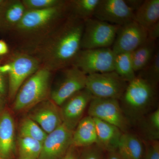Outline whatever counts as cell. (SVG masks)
Wrapping results in <instances>:
<instances>
[{
  "mask_svg": "<svg viewBox=\"0 0 159 159\" xmlns=\"http://www.w3.org/2000/svg\"><path fill=\"white\" fill-rule=\"evenodd\" d=\"M93 119L97 130V145L105 152L117 150L123 132L115 125L96 118Z\"/></svg>",
  "mask_w": 159,
  "mask_h": 159,
  "instance_id": "cell-17",
  "label": "cell"
},
{
  "mask_svg": "<svg viewBox=\"0 0 159 159\" xmlns=\"http://www.w3.org/2000/svg\"><path fill=\"white\" fill-rule=\"evenodd\" d=\"M138 76L148 81L157 89L159 80V50L157 49L154 56L149 63L142 70Z\"/></svg>",
  "mask_w": 159,
  "mask_h": 159,
  "instance_id": "cell-28",
  "label": "cell"
},
{
  "mask_svg": "<svg viewBox=\"0 0 159 159\" xmlns=\"http://www.w3.org/2000/svg\"><path fill=\"white\" fill-rule=\"evenodd\" d=\"M143 132L149 141H158L159 138V109L149 114L142 122Z\"/></svg>",
  "mask_w": 159,
  "mask_h": 159,
  "instance_id": "cell-27",
  "label": "cell"
},
{
  "mask_svg": "<svg viewBox=\"0 0 159 159\" xmlns=\"http://www.w3.org/2000/svg\"><path fill=\"white\" fill-rule=\"evenodd\" d=\"M158 48L156 41L147 38L145 42L132 52V60L135 72H139L148 65Z\"/></svg>",
  "mask_w": 159,
  "mask_h": 159,
  "instance_id": "cell-22",
  "label": "cell"
},
{
  "mask_svg": "<svg viewBox=\"0 0 159 159\" xmlns=\"http://www.w3.org/2000/svg\"><path fill=\"white\" fill-rule=\"evenodd\" d=\"M12 69V66L11 63L9 62L3 65L0 66V73L2 75L9 74Z\"/></svg>",
  "mask_w": 159,
  "mask_h": 159,
  "instance_id": "cell-36",
  "label": "cell"
},
{
  "mask_svg": "<svg viewBox=\"0 0 159 159\" xmlns=\"http://www.w3.org/2000/svg\"><path fill=\"white\" fill-rule=\"evenodd\" d=\"M128 83L114 71L87 75L85 88L94 98L119 100Z\"/></svg>",
  "mask_w": 159,
  "mask_h": 159,
  "instance_id": "cell-5",
  "label": "cell"
},
{
  "mask_svg": "<svg viewBox=\"0 0 159 159\" xmlns=\"http://www.w3.org/2000/svg\"><path fill=\"white\" fill-rule=\"evenodd\" d=\"M116 54L111 48L81 50L72 66L86 74L114 71Z\"/></svg>",
  "mask_w": 159,
  "mask_h": 159,
  "instance_id": "cell-6",
  "label": "cell"
},
{
  "mask_svg": "<svg viewBox=\"0 0 159 159\" xmlns=\"http://www.w3.org/2000/svg\"><path fill=\"white\" fill-rule=\"evenodd\" d=\"M62 70L51 94V100L59 107L77 92L85 89L87 79L86 74L75 66Z\"/></svg>",
  "mask_w": 159,
  "mask_h": 159,
  "instance_id": "cell-8",
  "label": "cell"
},
{
  "mask_svg": "<svg viewBox=\"0 0 159 159\" xmlns=\"http://www.w3.org/2000/svg\"><path fill=\"white\" fill-rule=\"evenodd\" d=\"M120 26L91 18L84 21L81 50L111 48Z\"/></svg>",
  "mask_w": 159,
  "mask_h": 159,
  "instance_id": "cell-4",
  "label": "cell"
},
{
  "mask_svg": "<svg viewBox=\"0 0 159 159\" xmlns=\"http://www.w3.org/2000/svg\"><path fill=\"white\" fill-rule=\"evenodd\" d=\"M114 71L128 83L136 77L133 64L131 53H123L116 54Z\"/></svg>",
  "mask_w": 159,
  "mask_h": 159,
  "instance_id": "cell-25",
  "label": "cell"
},
{
  "mask_svg": "<svg viewBox=\"0 0 159 159\" xmlns=\"http://www.w3.org/2000/svg\"><path fill=\"white\" fill-rule=\"evenodd\" d=\"M97 143V130L93 118L89 116L83 118L73 131L72 146L84 148Z\"/></svg>",
  "mask_w": 159,
  "mask_h": 159,
  "instance_id": "cell-18",
  "label": "cell"
},
{
  "mask_svg": "<svg viewBox=\"0 0 159 159\" xmlns=\"http://www.w3.org/2000/svg\"><path fill=\"white\" fill-rule=\"evenodd\" d=\"M9 52L8 45L5 41L0 40V55H5Z\"/></svg>",
  "mask_w": 159,
  "mask_h": 159,
  "instance_id": "cell-37",
  "label": "cell"
},
{
  "mask_svg": "<svg viewBox=\"0 0 159 159\" xmlns=\"http://www.w3.org/2000/svg\"><path fill=\"white\" fill-rule=\"evenodd\" d=\"M73 131L63 123L48 134L42 143L39 159H59L72 146Z\"/></svg>",
  "mask_w": 159,
  "mask_h": 159,
  "instance_id": "cell-11",
  "label": "cell"
},
{
  "mask_svg": "<svg viewBox=\"0 0 159 159\" xmlns=\"http://www.w3.org/2000/svg\"><path fill=\"white\" fill-rule=\"evenodd\" d=\"M12 69L9 75V95L14 99L26 79L39 69L38 60L25 54L16 55L11 62Z\"/></svg>",
  "mask_w": 159,
  "mask_h": 159,
  "instance_id": "cell-13",
  "label": "cell"
},
{
  "mask_svg": "<svg viewBox=\"0 0 159 159\" xmlns=\"http://www.w3.org/2000/svg\"><path fill=\"white\" fill-rule=\"evenodd\" d=\"M125 2L134 12L139 9L144 1L142 0H125Z\"/></svg>",
  "mask_w": 159,
  "mask_h": 159,
  "instance_id": "cell-33",
  "label": "cell"
},
{
  "mask_svg": "<svg viewBox=\"0 0 159 159\" xmlns=\"http://www.w3.org/2000/svg\"><path fill=\"white\" fill-rule=\"evenodd\" d=\"M93 98L89 91L85 88L67 99L61 106L63 123L74 130Z\"/></svg>",
  "mask_w": 159,
  "mask_h": 159,
  "instance_id": "cell-14",
  "label": "cell"
},
{
  "mask_svg": "<svg viewBox=\"0 0 159 159\" xmlns=\"http://www.w3.org/2000/svg\"><path fill=\"white\" fill-rule=\"evenodd\" d=\"M4 106H5V99L3 95L0 94V116L4 111Z\"/></svg>",
  "mask_w": 159,
  "mask_h": 159,
  "instance_id": "cell-39",
  "label": "cell"
},
{
  "mask_svg": "<svg viewBox=\"0 0 159 159\" xmlns=\"http://www.w3.org/2000/svg\"><path fill=\"white\" fill-rule=\"evenodd\" d=\"M93 17L121 26L134 20V12L125 0H99Z\"/></svg>",
  "mask_w": 159,
  "mask_h": 159,
  "instance_id": "cell-10",
  "label": "cell"
},
{
  "mask_svg": "<svg viewBox=\"0 0 159 159\" xmlns=\"http://www.w3.org/2000/svg\"><path fill=\"white\" fill-rule=\"evenodd\" d=\"M18 159H39L42 143L34 139L19 136L18 139Z\"/></svg>",
  "mask_w": 159,
  "mask_h": 159,
  "instance_id": "cell-24",
  "label": "cell"
},
{
  "mask_svg": "<svg viewBox=\"0 0 159 159\" xmlns=\"http://www.w3.org/2000/svg\"><path fill=\"white\" fill-rule=\"evenodd\" d=\"M145 144L134 134L123 133L117 151L125 159H144Z\"/></svg>",
  "mask_w": 159,
  "mask_h": 159,
  "instance_id": "cell-19",
  "label": "cell"
},
{
  "mask_svg": "<svg viewBox=\"0 0 159 159\" xmlns=\"http://www.w3.org/2000/svg\"><path fill=\"white\" fill-rule=\"evenodd\" d=\"M67 2L59 6L41 9L27 10L16 28L22 32H31L43 28L57 20L67 16Z\"/></svg>",
  "mask_w": 159,
  "mask_h": 159,
  "instance_id": "cell-9",
  "label": "cell"
},
{
  "mask_svg": "<svg viewBox=\"0 0 159 159\" xmlns=\"http://www.w3.org/2000/svg\"><path fill=\"white\" fill-rule=\"evenodd\" d=\"M134 21L148 31L159 22V0H145L134 13Z\"/></svg>",
  "mask_w": 159,
  "mask_h": 159,
  "instance_id": "cell-21",
  "label": "cell"
},
{
  "mask_svg": "<svg viewBox=\"0 0 159 159\" xmlns=\"http://www.w3.org/2000/svg\"><path fill=\"white\" fill-rule=\"evenodd\" d=\"M16 150L15 125L8 111L0 116V159H11Z\"/></svg>",
  "mask_w": 159,
  "mask_h": 159,
  "instance_id": "cell-16",
  "label": "cell"
},
{
  "mask_svg": "<svg viewBox=\"0 0 159 159\" xmlns=\"http://www.w3.org/2000/svg\"><path fill=\"white\" fill-rule=\"evenodd\" d=\"M99 0H75L67 2V16L85 21L93 17Z\"/></svg>",
  "mask_w": 159,
  "mask_h": 159,
  "instance_id": "cell-23",
  "label": "cell"
},
{
  "mask_svg": "<svg viewBox=\"0 0 159 159\" xmlns=\"http://www.w3.org/2000/svg\"><path fill=\"white\" fill-rule=\"evenodd\" d=\"M89 116L115 125L127 132L129 121L122 110L119 100L93 98L88 107Z\"/></svg>",
  "mask_w": 159,
  "mask_h": 159,
  "instance_id": "cell-7",
  "label": "cell"
},
{
  "mask_svg": "<svg viewBox=\"0 0 159 159\" xmlns=\"http://www.w3.org/2000/svg\"><path fill=\"white\" fill-rule=\"evenodd\" d=\"M144 159H159V141H152L145 145Z\"/></svg>",
  "mask_w": 159,
  "mask_h": 159,
  "instance_id": "cell-31",
  "label": "cell"
},
{
  "mask_svg": "<svg viewBox=\"0 0 159 159\" xmlns=\"http://www.w3.org/2000/svg\"><path fill=\"white\" fill-rule=\"evenodd\" d=\"M31 110L28 117L37 123L47 134L63 123L61 109L51 100L46 99Z\"/></svg>",
  "mask_w": 159,
  "mask_h": 159,
  "instance_id": "cell-15",
  "label": "cell"
},
{
  "mask_svg": "<svg viewBox=\"0 0 159 159\" xmlns=\"http://www.w3.org/2000/svg\"><path fill=\"white\" fill-rule=\"evenodd\" d=\"M46 133L37 123L27 117L23 120L20 127V136L28 137L43 142L47 136Z\"/></svg>",
  "mask_w": 159,
  "mask_h": 159,
  "instance_id": "cell-26",
  "label": "cell"
},
{
  "mask_svg": "<svg viewBox=\"0 0 159 159\" xmlns=\"http://www.w3.org/2000/svg\"><path fill=\"white\" fill-rule=\"evenodd\" d=\"M6 93V84L2 74L0 73V94L4 96Z\"/></svg>",
  "mask_w": 159,
  "mask_h": 159,
  "instance_id": "cell-38",
  "label": "cell"
},
{
  "mask_svg": "<svg viewBox=\"0 0 159 159\" xmlns=\"http://www.w3.org/2000/svg\"><path fill=\"white\" fill-rule=\"evenodd\" d=\"M25 11L22 2L5 1L0 7V28L8 29L16 27Z\"/></svg>",
  "mask_w": 159,
  "mask_h": 159,
  "instance_id": "cell-20",
  "label": "cell"
},
{
  "mask_svg": "<svg viewBox=\"0 0 159 159\" xmlns=\"http://www.w3.org/2000/svg\"><path fill=\"white\" fill-rule=\"evenodd\" d=\"M83 148L79 159H104L105 152L97 144Z\"/></svg>",
  "mask_w": 159,
  "mask_h": 159,
  "instance_id": "cell-30",
  "label": "cell"
},
{
  "mask_svg": "<svg viewBox=\"0 0 159 159\" xmlns=\"http://www.w3.org/2000/svg\"><path fill=\"white\" fill-rule=\"evenodd\" d=\"M51 72L44 66L39 69L22 85L16 96L13 109L21 112L31 109L47 99Z\"/></svg>",
  "mask_w": 159,
  "mask_h": 159,
  "instance_id": "cell-3",
  "label": "cell"
},
{
  "mask_svg": "<svg viewBox=\"0 0 159 159\" xmlns=\"http://www.w3.org/2000/svg\"><path fill=\"white\" fill-rule=\"evenodd\" d=\"M75 147L71 146L63 159H78L75 152Z\"/></svg>",
  "mask_w": 159,
  "mask_h": 159,
  "instance_id": "cell-35",
  "label": "cell"
},
{
  "mask_svg": "<svg viewBox=\"0 0 159 159\" xmlns=\"http://www.w3.org/2000/svg\"><path fill=\"white\" fill-rule=\"evenodd\" d=\"M84 21L67 16L41 48L42 59L49 70H62L72 65L81 50Z\"/></svg>",
  "mask_w": 159,
  "mask_h": 159,
  "instance_id": "cell-1",
  "label": "cell"
},
{
  "mask_svg": "<svg viewBox=\"0 0 159 159\" xmlns=\"http://www.w3.org/2000/svg\"><path fill=\"white\" fill-rule=\"evenodd\" d=\"M147 32L148 39L157 41L159 37V22L148 29Z\"/></svg>",
  "mask_w": 159,
  "mask_h": 159,
  "instance_id": "cell-32",
  "label": "cell"
},
{
  "mask_svg": "<svg viewBox=\"0 0 159 159\" xmlns=\"http://www.w3.org/2000/svg\"><path fill=\"white\" fill-rule=\"evenodd\" d=\"M147 38L146 30L133 20L120 26L111 48L116 54L131 53Z\"/></svg>",
  "mask_w": 159,
  "mask_h": 159,
  "instance_id": "cell-12",
  "label": "cell"
},
{
  "mask_svg": "<svg viewBox=\"0 0 159 159\" xmlns=\"http://www.w3.org/2000/svg\"><path fill=\"white\" fill-rule=\"evenodd\" d=\"M5 1H3V0H0V7H1V6L3 5V3H4Z\"/></svg>",
  "mask_w": 159,
  "mask_h": 159,
  "instance_id": "cell-40",
  "label": "cell"
},
{
  "mask_svg": "<svg viewBox=\"0 0 159 159\" xmlns=\"http://www.w3.org/2000/svg\"><path fill=\"white\" fill-rule=\"evenodd\" d=\"M156 89L142 77H136L128 83L119 100L129 120L140 121L155 101Z\"/></svg>",
  "mask_w": 159,
  "mask_h": 159,
  "instance_id": "cell-2",
  "label": "cell"
},
{
  "mask_svg": "<svg viewBox=\"0 0 159 159\" xmlns=\"http://www.w3.org/2000/svg\"><path fill=\"white\" fill-rule=\"evenodd\" d=\"M104 159H125L117 150L107 152Z\"/></svg>",
  "mask_w": 159,
  "mask_h": 159,
  "instance_id": "cell-34",
  "label": "cell"
},
{
  "mask_svg": "<svg viewBox=\"0 0 159 159\" xmlns=\"http://www.w3.org/2000/svg\"><path fill=\"white\" fill-rule=\"evenodd\" d=\"M65 1L59 0H24L22 3L28 10L41 9L59 6Z\"/></svg>",
  "mask_w": 159,
  "mask_h": 159,
  "instance_id": "cell-29",
  "label": "cell"
}]
</instances>
